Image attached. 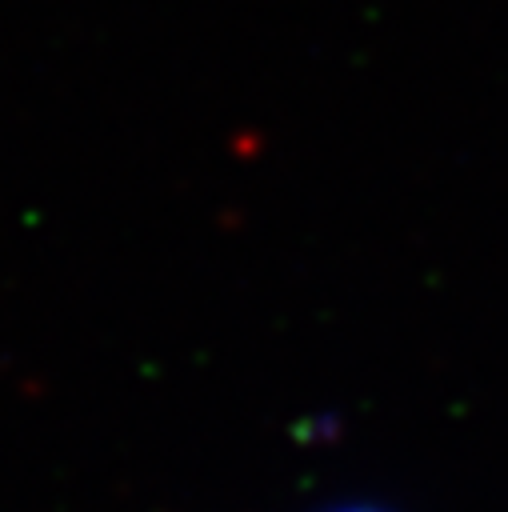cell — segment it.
Instances as JSON below:
<instances>
[{
    "instance_id": "6da1fadb",
    "label": "cell",
    "mask_w": 508,
    "mask_h": 512,
    "mask_svg": "<svg viewBox=\"0 0 508 512\" xmlns=\"http://www.w3.org/2000/svg\"><path fill=\"white\" fill-rule=\"evenodd\" d=\"M316 512H392L384 504H364V500H348V504H328V508H316Z\"/></svg>"
}]
</instances>
